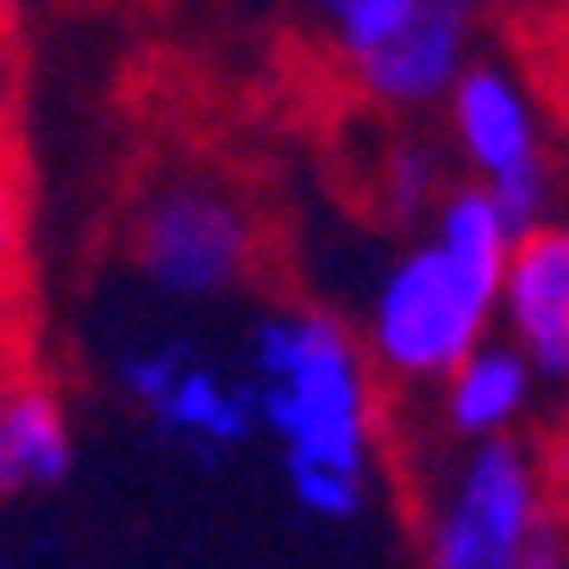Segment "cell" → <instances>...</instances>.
Wrapping results in <instances>:
<instances>
[{
    "label": "cell",
    "instance_id": "10",
    "mask_svg": "<svg viewBox=\"0 0 569 569\" xmlns=\"http://www.w3.org/2000/svg\"><path fill=\"white\" fill-rule=\"evenodd\" d=\"M0 445H7V488H57L76 469V426L63 395L38 376H13Z\"/></svg>",
    "mask_w": 569,
    "mask_h": 569
},
{
    "label": "cell",
    "instance_id": "11",
    "mask_svg": "<svg viewBox=\"0 0 569 569\" xmlns=\"http://www.w3.org/2000/svg\"><path fill=\"white\" fill-rule=\"evenodd\" d=\"M513 226H507V213L495 201H488L476 182L463 188H445L432 201V244L445 257H457V263L476 276V282L501 288L507 276V257H513Z\"/></svg>",
    "mask_w": 569,
    "mask_h": 569
},
{
    "label": "cell",
    "instance_id": "14",
    "mask_svg": "<svg viewBox=\"0 0 569 569\" xmlns=\"http://www.w3.org/2000/svg\"><path fill=\"white\" fill-rule=\"evenodd\" d=\"M7 382H13V369L0 357V419H7ZM0 495H7V445H0Z\"/></svg>",
    "mask_w": 569,
    "mask_h": 569
},
{
    "label": "cell",
    "instance_id": "7",
    "mask_svg": "<svg viewBox=\"0 0 569 569\" xmlns=\"http://www.w3.org/2000/svg\"><path fill=\"white\" fill-rule=\"evenodd\" d=\"M126 401L157 426V438H169L188 457H232L257 438V407L251 388L232 369H219L213 357H194L176 338H151L119 351L113 363Z\"/></svg>",
    "mask_w": 569,
    "mask_h": 569
},
{
    "label": "cell",
    "instance_id": "3",
    "mask_svg": "<svg viewBox=\"0 0 569 569\" xmlns=\"http://www.w3.org/2000/svg\"><path fill=\"white\" fill-rule=\"evenodd\" d=\"M332 51L357 94L388 113L445 107L476 63V0H345L332 13Z\"/></svg>",
    "mask_w": 569,
    "mask_h": 569
},
{
    "label": "cell",
    "instance_id": "17",
    "mask_svg": "<svg viewBox=\"0 0 569 569\" xmlns=\"http://www.w3.org/2000/svg\"><path fill=\"white\" fill-rule=\"evenodd\" d=\"M0 13H7V0H0Z\"/></svg>",
    "mask_w": 569,
    "mask_h": 569
},
{
    "label": "cell",
    "instance_id": "9",
    "mask_svg": "<svg viewBox=\"0 0 569 569\" xmlns=\"http://www.w3.org/2000/svg\"><path fill=\"white\" fill-rule=\"evenodd\" d=\"M538 376L526 369V357L513 345H476L463 363L445 376V426L469 445H488V438H513V426L532 407Z\"/></svg>",
    "mask_w": 569,
    "mask_h": 569
},
{
    "label": "cell",
    "instance_id": "8",
    "mask_svg": "<svg viewBox=\"0 0 569 569\" xmlns=\"http://www.w3.org/2000/svg\"><path fill=\"white\" fill-rule=\"evenodd\" d=\"M507 345L538 382H569V226H526L501 276Z\"/></svg>",
    "mask_w": 569,
    "mask_h": 569
},
{
    "label": "cell",
    "instance_id": "5",
    "mask_svg": "<svg viewBox=\"0 0 569 569\" xmlns=\"http://www.w3.org/2000/svg\"><path fill=\"white\" fill-rule=\"evenodd\" d=\"M132 263L169 301H219L251 282L257 219L219 182H163L132 219Z\"/></svg>",
    "mask_w": 569,
    "mask_h": 569
},
{
    "label": "cell",
    "instance_id": "13",
    "mask_svg": "<svg viewBox=\"0 0 569 569\" xmlns=\"http://www.w3.org/2000/svg\"><path fill=\"white\" fill-rule=\"evenodd\" d=\"M13 138V57H7V26H0V157Z\"/></svg>",
    "mask_w": 569,
    "mask_h": 569
},
{
    "label": "cell",
    "instance_id": "4",
    "mask_svg": "<svg viewBox=\"0 0 569 569\" xmlns=\"http://www.w3.org/2000/svg\"><path fill=\"white\" fill-rule=\"evenodd\" d=\"M545 532L551 513L532 451L519 438H488L451 469V488L419 545V569H526Z\"/></svg>",
    "mask_w": 569,
    "mask_h": 569
},
{
    "label": "cell",
    "instance_id": "15",
    "mask_svg": "<svg viewBox=\"0 0 569 569\" xmlns=\"http://www.w3.org/2000/svg\"><path fill=\"white\" fill-rule=\"evenodd\" d=\"M307 7H313V13H326V19H332L338 7H345V0H307Z\"/></svg>",
    "mask_w": 569,
    "mask_h": 569
},
{
    "label": "cell",
    "instance_id": "12",
    "mask_svg": "<svg viewBox=\"0 0 569 569\" xmlns=\"http://www.w3.org/2000/svg\"><path fill=\"white\" fill-rule=\"evenodd\" d=\"M26 288V182L19 169L0 157V332H7V307Z\"/></svg>",
    "mask_w": 569,
    "mask_h": 569
},
{
    "label": "cell",
    "instance_id": "2",
    "mask_svg": "<svg viewBox=\"0 0 569 569\" xmlns=\"http://www.w3.org/2000/svg\"><path fill=\"white\" fill-rule=\"evenodd\" d=\"M495 307H501V288L476 282L457 257H445L426 238L407 257H395L376 282L357 345L388 382H445L476 345H488Z\"/></svg>",
    "mask_w": 569,
    "mask_h": 569
},
{
    "label": "cell",
    "instance_id": "16",
    "mask_svg": "<svg viewBox=\"0 0 569 569\" xmlns=\"http://www.w3.org/2000/svg\"><path fill=\"white\" fill-rule=\"evenodd\" d=\"M0 351H7V332H0Z\"/></svg>",
    "mask_w": 569,
    "mask_h": 569
},
{
    "label": "cell",
    "instance_id": "6",
    "mask_svg": "<svg viewBox=\"0 0 569 569\" xmlns=\"http://www.w3.org/2000/svg\"><path fill=\"white\" fill-rule=\"evenodd\" d=\"M445 119L463 163L476 169V188L507 213L513 232L545 226L551 201V163H545V126L513 69L501 63H469L457 88L445 94Z\"/></svg>",
    "mask_w": 569,
    "mask_h": 569
},
{
    "label": "cell",
    "instance_id": "1",
    "mask_svg": "<svg viewBox=\"0 0 569 569\" xmlns=\"http://www.w3.org/2000/svg\"><path fill=\"white\" fill-rule=\"evenodd\" d=\"M257 432L282 457L295 507L351 526L369 507L376 469V369L357 332L326 307H276L251 332Z\"/></svg>",
    "mask_w": 569,
    "mask_h": 569
}]
</instances>
